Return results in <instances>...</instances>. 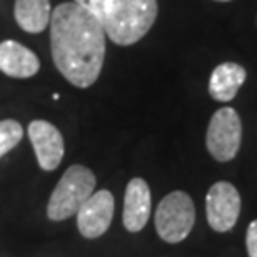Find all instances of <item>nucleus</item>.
Here are the masks:
<instances>
[{"label":"nucleus","instance_id":"nucleus-1","mask_svg":"<svg viewBox=\"0 0 257 257\" xmlns=\"http://www.w3.org/2000/svg\"><path fill=\"white\" fill-rule=\"evenodd\" d=\"M105 32L77 2L59 4L50 15V50L57 70L79 89L94 85L105 60Z\"/></svg>","mask_w":257,"mask_h":257},{"label":"nucleus","instance_id":"nucleus-2","mask_svg":"<svg viewBox=\"0 0 257 257\" xmlns=\"http://www.w3.org/2000/svg\"><path fill=\"white\" fill-rule=\"evenodd\" d=\"M95 17L105 35L122 47L146 37L159 14L157 0H74Z\"/></svg>","mask_w":257,"mask_h":257},{"label":"nucleus","instance_id":"nucleus-3","mask_svg":"<svg viewBox=\"0 0 257 257\" xmlns=\"http://www.w3.org/2000/svg\"><path fill=\"white\" fill-rule=\"evenodd\" d=\"M95 176L85 166H70L60 177L47 204L50 220H65L77 214L80 205L94 194Z\"/></svg>","mask_w":257,"mask_h":257},{"label":"nucleus","instance_id":"nucleus-4","mask_svg":"<svg viewBox=\"0 0 257 257\" xmlns=\"http://www.w3.org/2000/svg\"><path fill=\"white\" fill-rule=\"evenodd\" d=\"M195 224V207L191 195L184 191L167 194L156 210V230L166 242L177 244L191 234Z\"/></svg>","mask_w":257,"mask_h":257},{"label":"nucleus","instance_id":"nucleus-5","mask_svg":"<svg viewBox=\"0 0 257 257\" xmlns=\"http://www.w3.org/2000/svg\"><path fill=\"white\" fill-rule=\"evenodd\" d=\"M242 141V122L237 110L222 107L212 115L205 136L209 154L219 162H229L237 156Z\"/></svg>","mask_w":257,"mask_h":257},{"label":"nucleus","instance_id":"nucleus-6","mask_svg":"<svg viewBox=\"0 0 257 257\" xmlns=\"http://www.w3.org/2000/svg\"><path fill=\"white\" fill-rule=\"evenodd\" d=\"M207 222L215 232H227L237 224L240 214V195L230 182H215L205 197Z\"/></svg>","mask_w":257,"mask_h":257},{"label":"nucleus","instance_id":"nucleus-7","mask_svg":"<svg viewBox=\"0 0 257 257\" xmlns=\"http://www.w3.org/2000/svg\"><path fill=\"white\" fill-rule=\"evenodd\" d=\"M115 200L109 191H97L77 210V227L85 239H97L107 232L114 217Z\"/></svg>","mask_w":257,"mask_h":257},{"label":"nucleus","instance_id":"nucleus-8","mask_svg":"<svg viewBox=\"0 0 257 257\" xmlns=\"http://www.w3.org/2000/svg\"><path fill=\"white\" fill-rule=\"evenodd\" d=\"M29 139L40 169L47 172L55 171L65 152L64 137L59 128L47 120H32L29 125Z\"/></svg>","mask_w":257,"mask_h":257},{"label":"nucleus","instance_id":"nucleus-9","mask_svg":"<svg viewBox=\"0 0 257 257\" xmlns=\"http://www.w3.org/2000/svg\"><path fill=\"white\" fill-rule=\"evenodd\" d=\"M151 205L152 199L149 184L141 177L132 179L125 189L124 214H122V220L128 232H139L146 227L151 217Z\"/></svg>","mask_w":257,"mask_h":257},{"label":"nucleus","instance_id":"nucleus-10","mask_svg":"<svg viewBox=\"0 0 257 257\" xmlns=\"http://www.w3.org/2000/svg\"><path fill=\"white\" fill-rule=\"evenodd\" d=\"M0 70L14 79H30L40 70V60L25 45L4 40L0 44Z\"/></svg>","mask_w":257,"mask_h":257},{"label":"nucleus","instance_id":"nucleus-11","mask_svg":"<svg viewBox=\"0 0 257 257\" xmlns=\"http://www.w3.org/2000/svg\"><path fill=\"white\" fill-rule=\"evenodd\" d=\"M245 82V69L235 62H224L210 74L209 94L217 102H230Z\"/></svg>","mask_w":257,"mask_h":257},{"label":"nucleus","instance_id":"nucleus-12","mask_svg":"<svg viewBox=\"0 0 257 257\" xmlns=\"http://www.w3.org/2000/svg\"><path fill=\"white\" fill-rule=\"evenodd\" d=\"M15 22L29 34H40L50 25V0H15Z\"/></svg>","mask_w":257,"mask_h":257},{"label":"nucleus","instance_id":"nucleus-13","mask_svg":"<svg viewBox=\"0 0 257 257\" xmlns=\"http://www.w3.org/2000/svg\"><path fill=\"white\" fill-rule=\"evenodd\" d=\"M24 128L14 119L0 120V157L10 152L17 144L22 141Z\"/></svg>","mask_w":257,"mask_h":257},{"label":"nucleus","instance_id":"nucleus-14","mask_svg":"<svg viewBox=\"0 0 257 257\" xmlns=\"http://www.w3.org/2000/svg\"><path fill=\"white\" fill-rule=\"evenodd\" d=\"M249 257H257V219L252 220L247 227V237H245Z\"/></svg>","mask_w":257,"mask_h":257},{"label":"nucleus","instance_id":"nucleus-15","mask_svg":"<svg viewBox=\"0 0 257 257\" xmlns=\"http://www.w3.org/2000/svg\"><path fill=\"white\" fill-rule=\"evenodd\" d=\"M217 2H229V0H217Z\"/></svg>","mask_w":257,"mask_h":257}]
</instances>
